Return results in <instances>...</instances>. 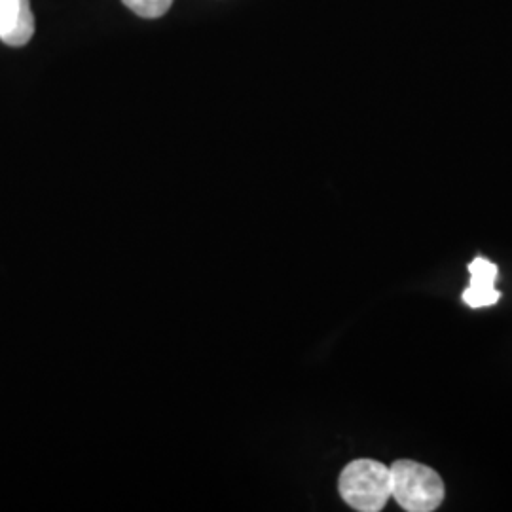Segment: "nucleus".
Listing matches in <instances>:
<instances>
[{
    "instance_id": "39448f33",
    "label": "nucleus",
    "mask_w": 512,
    "mask_h": 512,
    "mask_svg": "<svg viewBox=\"0 0 512 512\" xmlns=\"http://www.w3.org/2000/svg\"><path fill=\"white\" fill-rule=\"evenodd\" d=\"M139 18L158 19L167 14L173 0H122Z\"/></svg>"
},
{
    "instance_id": "20e7f679",
    "label": "nucleus",
    "mask_w": 512,
    "mask_h": 512,
    "mask_svg": "<svg viewBox=\"0 0 512 512\" xmlns=\"http://www.w3.org/2000/svg\"><path fill=\"white\" fill-rule=\"evenodd\" d=\"M469 274L471 283L463 291V302L473 310L497 304L501 293L495 289V279L499 275V270L494 262L484 256H478L469 264Z\"/></svg>"
},
{
    "instance_id": "f257e3e1",
    "label": "nucleus",
    "mask_w": 512,
    "mask_h": 512,
    "mask_svg": "<svg viewBox=\"0 0 512 512\" xmlns=\"http://www.w3.org/2000/svg\"><path fill=\"white\" fill-rule=\"evenodd\" d=\"M391 495L408 512L437 511L444 499V482L437 471L412 459H399L389 467Z\"/></svg>"
},
{
    "instance_id": "7ed1b4c3",
    "label": "nucleus",
    "mask_w": 512,
    "mask_h": 512,
    "mask_svg": "<svg viewBox=\"0 0 512 512\" xmlns=\"http://www.w3.org/2000/svg\"><path fill=\"white\" fill-rule=\"evenodd\" d=\"M35 35V16L29 0H0V40L25 46Z\"/></svg>"
},
{
    "instance_id": "f03ea898",
    "label": "nucleus",
    "mask_w": 512,
    "mask_h": 512,
    "mask_svg": "<svg viewBox=\"0 0 512 512\" xmlns=\"http://www.w3.org/2000/svg\"><path fill=\"white\" fill-rule=\"evenodd\" d=\"M338 490L355 511H382L391 497L389 467L376 459H355L342 471Z\"/></svg>"
}]
</instances>
